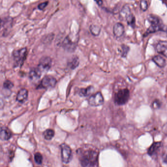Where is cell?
<instances>
[{"label":"cell","instance_id":"6da1fadb","mask_svg":"<svg viewBox=\"0 0 167 167\" xmlns=\"http://www.w3.org/2000/svg\"><path fill=\"white\" fill-rule=\"evenodd\" d=\"M77 154L79 155L80 162L83 167H94L97 164L99 154L94 150H79Z\"/></svg>","mask_w":167,"mask_h":167},{"label":"cell","instance_id":"7a4b0ae2","mask_svg":"<svg viewBox=\"0 0 167 167\" xmlns=\"http://www.w3.org/2000/svg\"><path fill=\"white\" fill-rule=\"evenodd\" d=\"M27 54V51L26 47L14 51L12 53L14 67L17 68L22 67L26 59Z\"/></svg>","mask_w":167,"mask_h":167},{"label":"cell","instance_id":"3957f363","mask_svg":"<svg viewBox=\"0 0 167 167\" xmlns=\"http://www.w3.org/2000/svg\"><path fill=\"white\" fill-rule=\"evenodd\" d=\"M130 97V90L127 88L120 89L116 93L114 96V102L119 106L124 105L129 101Z\"/></svg>","mask_w":167,"mask_h":167},{"label":"cell","instance_id":"277c9868","mask_svg":"<svg viewBox=\"0 0 167 167\" xmlns=\"http://www.w3.org/2000/svg\"><path fill=\"white\" fill-rule=\"evenodd\" d=\"M61 148V159L64 163L68 164L72 158V151L70 147L66 144H62Z\"/></svg>","mask_w":167,"mask_h":167},{"label":"cell","instance_id":"5b68a950","mask_svg":"<svg viewBox=\"0 0 167 167\" xmlns=\"http://www.w3.org/2000/svg\"><path fill=\"white\" fill-rule=\"evenodd\" d=\"M89 105L93 106H98L102 105L104 103V96L101 92H98L91 95L88 99Z\"/></svg>","mask_w":167,"mask_h":167},{"label":"cell","instance_id":"8992f818","mask_svg":"<svg viewBox=\"0 0 167 167\" xmlns=\"http://www.w3.org/2000/svg\"><path fill=\"white\" fill-rule=\"evenodd\" d=\"M57 80L56 78L51 75H46L44 76L40 82L39 88L43 89H51L54 88L56 85Z\"/></svg>","mask_w":167,"mask_h":167},{"label":"cell","instance_id":"52a82bcc","mask_svg":"<svg viewBox=\"0 0 167 167\" xmlns=\"http://www.w3.org/2000/svg\"><path fill=\"white\" fill-rule=\"evenodd\" d=\"M52 60L50 57L43 56L39 61L38 68L42 72H46L49 71L52 67Z\"/></svg>","mask_w":167,"mask_h":167},{"label":"cell","instance_id":"ba28073f","mask_svg":"<svg viewBox=\"0 0 167 167\" xmlns=\"http://www.w3.org/2000/svg\"><path fill=\"white\" fill-rule=\"evenodd\" d=\"M61 46L64 49L69 52H73L76 48V45L75 43L72 41L69 36H66L64 39L61 43Z\"/></svg>","mask_w":167,"mask_h":167},{"label":"cell","instance_id":"9c48e42d","mask_svg":"<svg viewBox=\"0 0 167 167\" xmlns=\"http://www.w3.org/2000/svg\"><path fill=\"white\" fill-rule=\"evenodd\" d=\"M157 53L167 58V41H159L155 47Z\"/></svg>","mask_w":167,"mask_h":167},{"label":"cell","instance_id":"30bf717a","mask_svg":"<svg viewBox=\"0 0 167 167\" xmlns=\"http://www.w3.org/2000/svg\"><path fill=\"white\" fill-rule=\"evenodd\" d=\"M42 72L40 71L38 68H31L29 72V77L30 79L33 81L35 82L38 80L41 77V74Z\"/></svg>","mask_w":167,"mask_h":167},{"label":"cell","instance_id":"8fae6325","mask_svg":"<svg viewBox=\"0 0 167 167\" xmlns=\"http://www.w3.org/2000/svg\"><path fill=\"white\" fill-rule=\"evenodd\" d=\"M158 31H166L165 30V27L162 24L159 25H151V26L148 27L147 31L144 35V37L148 36L151 33H154Z\"/></svg>","mask_w":167,"mask_h":167},{"label":"cell","instance_id":"7c38bea8","mask_svg":"<svg viewBox=\"0 0 167 167\" xmlns=\"http://www.w3.org/2000/svg\"><path fill=\"white\" fill-rule=\"evenodd\" d=\"M125 32V27L123 25L117 23L113 26V34L116 38H120L123 35Z\"/></svg>","mask_w":167,"mask_h":167},{"label":"cell","instance_id":"4fadbf2b","mask_svg":"<svg viewBox=\"0 0 167 167\" xmlns=\"http://www.w3.org/2000/svg\"><path fill=\"white\" fill-rule=\"evenodd\" d=\"M28 91L26 89H22L19 90L16 96V100L19 103H24L27 100Z\"/></svg>","mask_w":167,"mask_h":167},{"label":"cell","instance_id":"5bb4252c","mask_svg":"<svg viewBox=\"0 0 167 167\" xmlns=\"http://www.w3.org/2000/svg\"><path fill=\"white\" fill-rule=\"evenodd\" d=\"M12 133L9 129L5 127H2L0 132V138L3 141H7L11 138Z\"/></svg>","mask_w":167,"mask_h":167},{"label":"cell","instance_id":"9a60e30c","mask_svg":"<svg viewBox=\"0 0 167 167\" xmlns=\"http://www.w3.org/2000/svg\"><path fill=\"white\" fill-rule=\"evenodd\" d=\"M131 14L130 7L127 5H125L120 11L119 18L122 21H126V19Z\"/></svg>","mask_w":167,"mask_h":167},{"label":"cell","instance_id":"2e32d148","mask_svg":"<svg viewBox=\"0 0 167 167\" xmlns=\"http://www.w3.org/2000/svg\"><path fill=\"white\" fill-rule=\"evenodd\" d=\"M94 92V87L93 86H89L87 88H82L79 89L78 94L80 97H86L92 95Z\"/></svg>","mask_w":167,"mask_h":167},{"label":"cell","instance_id":"e0dca14e","mask_svg":"<svg viewBox=\"0 0 167 167\" xmlns=\"http://www.w3.org/2000/svg\"><path fill=\"white\" fill-rule=\"evenodd\" d=\"M152 61L160 68H163L166 65V61L161 56H155L152 58Z\"/></svg>","mask_w":167,"mask_h":167},{"label":"cell","instance_id":"ac0fdd59","mask_svg":"<svg viewBox=\"0 0 167 167\" xmlns=\"http://www.w3.org/2000/svg\"><path fill=\"white\" fill-rule=\"evenodd\" d=\"M12 23V19L11 18L8 17L2 19L1 27L2 28H4L5 32V30H8L9 28H11V25Z\"/></svg>","mask_w":167,"mask_h":167},{"label":"cell","instance_id":"d6986e66","mask_svg":"<svg viewBox=\"0 0 167 167\" xmlns=\"http://www.w3.org/2000/svg\"><path fill=\"white\" fill-rule=\"evenodd\" d=\"M161 143L160 142H157L154 143L152 144V145L150 147V148H148L147 153L148 155L152 156L153 155H155L157 151L159 150V148L161 147Z\"/></svg>","mask_w":167,"mask_h":167},{"label":"cell","instance_id":"ffe728a7","mask_svg":"<svg viewBox=\"0 0 167 167\" xmlns=\"http://www.w3.org/2000/svg\"><path fill=\"white\" fill-rule=\"evenodd\" d=\"M79 64H80V61H79V57L76 56H74L72 58L71 61L68 62V66L70 69H74L79 66Z\"/></svg>","mask_w":167,"mask_h":167},{"label":"cell","instance_id":"44dd1931","mask_svg":"<svg viewBox=\"0 0 167 167\" xmlns=\"http://www.w3.org/2000/svg\"><path fill=\"white\" fill-rule=\"evenodd\" d=\"M147 19L151 25H159L161 24L159 18L155 15L150 14L147 16Z\"/></svg>","mask_w":167,"mask_h":167},{"label":"cell","instance_id":"7402d4cb","mask_svg":"<svg viewBox=\"0 0 167 167\" xmlns=\"http://www.w3.org/2000/svg\"><path fill=\"white\" fill-rule=\"evenodd\" d=\"M89 29H90L91 34L95 36H99L100 32L101 31V27L96 25H91L89 27Z\"/></svg>","mask_w":167,"mask_h":167},{"label":"cell","instance_id":"603a6c76","mask_svg":"<svg viewBox=\"0 0 167 167\" xmlns=\"http://www.w3.org/2000/svg\"><path fill=\"white\" fill-rule=\"evenodd\" d=\"M55 131L52 129H48L43 133V136L45 139L47 140H51L55 136Z\"/></svg>","mask_w":167,"mask_h":167},{"label":"cell","instance_id":"cb8c5ba5","mask_svg":"<svg viewBox=\"0 0 167 167\" xmlns=\"http://www.w3.org/2000/svg\"><path fill=\"white\" fill-rule=\"evenodd\" d=\"M126 21L127 22V24L129 26L133 27V28H134L135 26V22H136V21H135V17L132 14H131V15H130L128 17V18L126 19Z\"/></svg>","mask_w":167,"mask_h":167},{"label":"cell","instance_id":"d4e9b609","mask_svg":"<svg viewBox=\"0 0 167 167\" xmlns=\"http://www.w3.org/2000/svg\"><path fill=\"white\" fill-rule=\"evenodd\" d=\"M130 48L129 46L126 45H122V50H121V56L123 58H126L129 51Z\"/></svg>","mask_w":167,"mask_h":167},{"label":"cell","instance_id":"484cf974","mask_svg":"<svg viewBox=\"0 0 167 167\" xmlns=\"http://www.w3.org/2000/svg\"><path fill=\"white\" fill-rule=\"evenodd\" d=\"M14 84L12 82L9 80H6L3 84V89L5 90L10 91V89L13 87Z\"/></svg>","mask_w":167,"mask_h":167},{"label":"cell","instance_id":"4316f807","mask_svg":"<svg viewBox=\"0 0 167 167\" xmlns=\"http://www.w3.org/2000/svg\"><path fill=\"white\" fill-rule=\"evenodd\" d=\"M162 105V102L159 99H155V100L152 102L151 107L154 110H157L161 108Z\"/></svg>","mask_w":167,"mask_h":167},{"label":"cell","instance_id":"83f0119b","mask_svg":"<svg viewBox=\"0 0 167 167\" xmlns=\"http://www.w3.org/2000/svg\"><path fill=\"white\" fill-rule=\"evenodd\" d=\"M34 160L37 164H41L42 163L43 157L39 152H37L34 155Z\"/></svg>","mask_w":167,"mask_h":167},{"label":"cell","instance_id":"f1b7e54d","mask_svg":"<svg viewBox=\"0 0 167 167\" xmlns=\"http://www.w3.org/2000/svg\"><path fill=\"white\" fill-rule=\"evenodd\" d=\"M140 9L144 12H145L148 9V4L146 0H141L140 4Z\"/></svg>","mask_w":167,"mask_h":167},{"label":"cell","instance_id":"f546056e","mask_svg":"<svg viewBox=\"0 0 167 167\" xmlns=\"http://www.w3.org/2000/svg\"><path fill=\"white\" fill-rule=\"evenodd\" d=\"M48 5V2H45L39 4L38 6V8L40 10H43Z\"/></svg>","mask_w":167,"mask_h":167},{"label":"cell","instance_id":"4dcf8cb0","mask_svg":"<svg viewBox=\"0 0 167 167\" xmlns=\"http://www.w3.org/2000/svg\"><path fill=\"white\" fill-rule=\"evenodd\" d=\"M162 131L165 135L167 136V122L162 127Z\"/></svg>","mask_w":167,"mask_h":167},{"label":"cell","instance_id":"1f68e13d","mask_svg":"<svg viewBox=\"0 0 167 167\" xmlns=\"http://www.w3.org/2000/svg\"><path fill=\"white\" fill-rule=\"evenodd\" d=\"M96 3H97L98 5H102V0H95Z\"/></svg>","mask_w":167,"mask_h":167},{"label":"cell","instance_id":"d6a6232c","mask_svg":"<svg viewBox=\"0 0 167 167\" xmlns=\"http://www.w3.org/2000/svg\"><path fill=\"white\" fill-rule=\"evenodd\" d=\"M164 162L167 164V156H166L165 158L164 159Z\"/></svg>","mask_w":167,"mask_h":167}]
</instances>
